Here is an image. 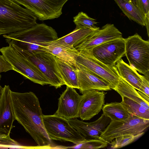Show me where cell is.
Instances as JSON below:
<instances>
[{
	"label": "cell",
	"instance_id": "1",
	"mask_svg": "<svg viewBox=\"0 0 149 149\" xmlns=\"http://www.w3.org/2000/svg\"><path fill=\"white\" fill-rule=\"evenodd\" d=\"M15 120L31 136L39 147H51V141L45 130L43 116L38 98L32 92L11 91Z\"/></svg>",
	"mask_w": 149,
	"mask_h": 149
},
{
	"label": "cell",
	"instance_id": "2",
	"mask_svg": "<svg viewBox=\"0 0 149 149\" xmlns=\"http://www.w3.org/2000/svg\"><path fill=\"white\" fill-rule=\"evenodd\" d=\"M3 36L8 43L11 41L21 49L33 53L47 52L44 47L47 43L58 38L56 31L43 23Z\"/></svg>",
	"mask_w": 149,
	"mask_h": 149
},
{
	"label": "cell",
	"instance_id": "3",
	"mask_svg": "<svg viewBox=\"0 0 149 149\" xmlns=\"http://www.w3.org/2000/svg\"><path fill=\"white\" fill-rule=\"evenodd\" d=\"M37 17L12 0H0V36L30 28Z\"/></svg>",
	"mask_w": 149,
	"mask_h": 149
},
{
	"label": "cell",
	"instance_id": "4",
	"mask_svg": "<svg viewBox=\"0 0 149 149\" xmlns=\"http://www.w3.org/2000/svg\"><path fill=\"white\" fill-rule=\"evenodd\" d=\"M8 46L0 49L5 58L12 65L13 70L26 79L41 85H49V81L37 66L12 41Z\"/></svg>",
	"mask_w": 149,
	"mask_h": 149
},
{
	"label": "cell",
	"instance_id": "5",
	"mask_svg": "<svg viewBox=\"0 0 149 149\" xmlns=\"http://www.w3.org/2000/svg\"><path fill=\"white\" fill-rule=\"evenodd\" d=\"M125 39V55L130 65L144 75L149 74V41L137 33Z\"/></svg>",
	"mask_w": 149,
	"mask_h": 149
},
{
	"label": "cell",
	"instance_id": "6",
	"mask_svg": "<svg viewBox=\"0 0 149 149\" xmlns=\"http://www.w3.org/2000/svg\"><path fill=\"white\" fill-rule=\"evenodd\" d=\"M43 118L45 130L51 140L69 141L75 145L86 140L70 125L68 120L55 114L43 115Z\"/></svg>",
	"mask_w": 149,
	"mask_h": 149
},
{
	"label": "cell",
	"instance_id": "7",
	"mask_svg": "<svg viewBox=\"0 0 149 149\" xmlns=\"http://www.w3.org/2000/svg\"><path fill=\"white\" fill-rule=\"evenodd\" d=\"M149 126V120L132 115L130 117L123 120H111L100 138L110 144L117 137L127 135H136L144 132Z\"/></svg>",
	"mask_w": 149,
	"mask_h": 149
},
{
	"label": "cell",
	"instance_id": "8",
	"mask_svg": "<svg viewBox=\"0 0 149 149\" xmlns=\"http://www.w3.org/2000/svg\"><path fill=\"white\" fill-rule=\"evenodd\" d=\"M76 63L100 76L110 85L113 89L121 79L116 66H109L103 63L93 56L91 49L78 50Z\"/></svg>",
	"mask_w": 149,
	"mask_h": 149
},
{
	"label": "cell",
	"instance_id": "9",
	"mask_svg": "<svg viewBox=\"0 0 149 149\" xmlns=\"http://www.w3.org/2000/svg\"><path fill=\"white\" fill-rule=\"evenodd\" d=\"M19 48L43 74L50 86L57 88L65 85L58 69L54 55L46 52L31 53Z\"/></svg>",
	"mask_w": 149,
	"mask_h": 149
},
{
	"label": "cell",
	"instance_id": "10",
	"mask_svg": "<svg viewBox=\"0 0 149 149\" xmlns=\"http://www.w3.org/2000/svg\"><path fill=\"white\" fill-rule=\"evenodd\" d=\"M11 90L9 85L3 87L0 100V145H17V142L11 139L10 134L15 126V120L11 102Z\"/></svg>",
	"mask_w": 149,
	"mask_h": 149
},
{
	"label": "cell",
	"instance_id": "11",
	"mask_svg": "<svg viewBox=\"0 0 149 149\" xmlns=\"http://www.w3.org/2000/svg\"><path fill=\"white\" fill-rule=\"evenodd\" d=\"M24 6L40 20L58 18L68 0H12Z\"/></svg>",
	"mask_w": 149,
	"mask_h": 149
},
{
	"label": "cell",
	"instance_id": "12",
	"mask_svg": "<svg viewBox=\"0 0 149 149\" xmlns=\"http://www.w3.org/2000/svg\"><path fill=\"white\" fill-rule=\"evenodd\" d=\"M91 51L94 57L103 63L115 66L125 54V39L123 38L107 42L94 47Z\"/></svg>",
	"mask_w": 149,
	"mask_h": 149
},
{
	"label": "cell",
	"instance_id": "13",
	"mask_svg": "<svg viewBox=\"0 0 149 149\" xmlns=\"http://www.w3.org/2000/svg\"><path fill=\"white\" fill-rule=\"evenodd\" d=\"M106 94L95 90L84 92L81 95L79 117L82 120H89L98 114L104 104Z\"/></svg>",
	"mask_w": 149,
	"mask_h": 149
},
{
	"label": "cell",
	"instance_id": "14",
	"mask_svg": "<svg viewBox=\"0 0 149 149\" xmlns=\"http://www.w3.org/2000/svg\"><path fill=\"white\" fill-rule=\"evenodd\" d=\"M66 86L58 99V108L54 114L67 120L79 118L81 95L74 88Z\"/></svg>",
	"mask_w": 149,
	"mask_h": 149
},
{
	"label": "cell",
	"instance_id": "15",
	"mask_svg": "<svg viewBox=\"0 0 149 149\" xmlns=\"http://www.w3.org/2000/svg\"><path fill=\"white\" fill-rule=\"evenodd\" d=\"M79 89L82 94L86 91L95 90L108 91L112 89L109 84L100 76L84 66L76 63Z\"/></svg>",
	"mask_w": 149,
	"mask_h": 149
},
{
	"label": "cell",
	"instance_id": "16",
	"mask_svg": "<svg viewBox=\"0 0 149 149\" xmlns=\"http://www.w3.org/2000/svg\"><path fill=\"white\" fill-rule=\"evenodd\" d=\"M68 120L70 125L86 139H101V135L111 121L110 119L103 113L98 119L92 122H85L76 118Z\"/></svg>",
	"mask_w": 149,
	"mask_h": 149
},
{
	"label": "cell",
	"instance_id": "17",
	"mask_svg": "<svg viewBox=\"0 0 149 149\" xmlns=\"http://www.w3.org/2000/svg\"><path fill=\"white\" fill-rule=\"evenodd\" d=\"M122 38V33L113 24H107L95 31L75 48L77 50L92 49L107 42Z\"/></svg>",
	"mask_w": 149,
	"mask_h": 149
},
{
	"label": "cell",
	"instance_id": "18",
	"mask_svg": "<svg viewBox=\"0 0 149 149\" xmlns=\"http://www.w3.org/2000/svg\"><path fill=\"white\" fill-rule=\"evenodd\" d=\"M99 29L97 26L93 28L76 27L71 33L50 42L66 48L74 49Z\"/></svg>",
	"mask_w": 149,
	"mask_h": 149
},
{
	"label": "cell",
	"instance_id": "19",
	"mask_svg": "<svg viewBox=\"0 0 149 149\" xmlns=\"http://www.w3.org/2000/svg\"><path fill=\"white\" fill-rule=\"evenodd\" d=\"M121 96L127 97L137 102L149 110V97L142 92L137 91L133 87L122 78L113 89Z\"/></svg>",
	"mask_w": 149,
	"mask_h": 149
},
{
	"label": "cell",
	"instance_id": "20",
	"mask_svg": "<svg viewBox=\"0 0 149 149\" xmlns=\"http://www.w3.org/2000/svg\"><path fill=\"white\" fill-rule=\"evenodd\" d=\"M47 44L44 47L47 52L54 55L58 59L75 68L78 50L75 48H69L50 42H47Z\"/></svg>",
	"mask_w": 149,
	"mask_h": 149
},
{
	"label": "cell",
	"instance_id": "21",
	"mask_svg": "<svg viewBox=\"0 0 149 149\" xmlns=\"http://www.w3.org/2000/svg\"><path fill=\"white\" fill-rule=\"evenodd\" d=\"M116 65L121 78L139 91L142 82V75L121 58L117 62Z\"/></svg>",
	"mask_w": 149,
	"mask_h": 149
},
{
	"label": "cell",
	"instance_id": "22",
	"mask_svg": "<svg viewBox=\"0 0 149 149\" xmlns=\"http://www.w3.org/2000/svg\"><path fill=\"white\" fill-rule=\"evenodd\" d=\"M58 70L66 86L79 89L77 74L75 68L55 57Z\"/></svg>",
	"mask_w": 149,
	"mask_h": 149
},
{
	"label": "cell",
	"instance_id": "23",
	"mask_svg": "<svg viewBox=\"0 0 149 149\" xmlns=\"http://www.w3.org/2000/svg\"><path fill=\"white\" fill-rule=\"evenodd\" d=\"M124 14L130 20L145 26V17L139 7L130 0H114Z\"/></svg>",
	"mask_w": 149,
	"mask_h": 149
},
{
	"label": "cell",
	"instance_id": "24",
	"mask_svg": "<svg viewBox=\"0 0 149 149\" xmlns=\"http://www.w3.org/2000/svg\"><path fill=\"white\" fill-rule=\"evenodd\" d=\"M103 113L111 121L123 120L132 115L125 109L121 102H112L104 104L102 109Z\"/></svg>",
	"mask_w": 149,
	"mask_h": 149
},
{
	"label": "cell",
	"instance_id": "25",
	"mask_svg": "<svg viewBox=\"0 0 149 149\" xmlns=\"http://www.w3.org/2000/svg\"><path fill=\"white\" fill-rule=\"evenodd\" d=\"M121 97V103L130 113L143 119L149 120V110L127 97L122 96Z\"/></svg>",
	"mask_w": 149,
	"mask_h": 149
},
{
	"label": "cell",
	"instance_id": "26",
	"mask_svg": "<svg viewBox=\"0 0 149 149\" xmlns=\"http://www.w3.org/2000/svg\"><path fill=\"white\" fill-rule=\"evenodd\" d=\"M144 134V132H143L136 135H127L116 138L111 142L110 148L116 149L124 147L135 141Z\"/></svg>",
	"mask_w": 149,
	"mask_h": 149
},
{
	"label": "cell",
	"instance_id": "27",
	"mask_svg": "<svg viewBox=\"0 0 149 149\" xmlns=\"http://www.w3.org/2000/svg\"><path fill=\"white\" fill-rule=\"evenodd\" d=\"M73 22L76 27H88L93 28L97 22L96 20L89 17L86 13L81 12L73 17Z\"/></svg>",
	"mask_w": 149,
	"mask_h": 149
},
{
	"label": "cell",
	"instance_id": "28",
	"mask_svg": "<svg viewBox=\"0 0 149 149\" xmlns=\"http://www.w3.org/2000/svg\"><path fill=\"white\" fill-rule=\"evenodd\" d=\"M108 144L106 141L99 139H86L82 143L68 148L97 149L105 148L107 146Z\"/></svg>",
	"mask_w": 149,
	"mask_h": 149
},
{
	"label": "cell",
	"instance_id": "29",
	"mask_svg": "<svg viewBox=\"0 0 149 149\" xmlns=\"http://www.w3.org/2000/svg\"><path fill=\"white\" fill-rule=\"evenodd\" d=\"M13 70L11 64L2 55H0V80L1 77V73Z\"/></svg>",
	"mask_w": 149,
	"mask_h": 149
},
{
	"label": "cell",
	"instance_id": "30",
	"mask_svg": "<svg viewBox=\"0 0 149 149\" xmlns=\"http://www.w3.org/2000/svg\"><path fill=\"white\" fill-rule=\"evenodd\" d=\"M142 82L139 91L149 97V74L142 76Z\"/></svg>",
	"mask_w": 149,
	"mask_h": 149
},
{
	"label": "cell",
	"instance_id": "31",
	"mask_svg": "<svg viewBox=\"0 0 149 149\" xmlns=\"http://www.w3.org/2000/svg\"><path fill=\"white\" fill-rule=\"evenodd\" d=\"M149 0H138V7L145 17L149 15Z\"/></svg>",
	"mask_w": 149,
	"mask_h": 149
},
{
	"label": "cell",
	"instance_id": "32",
	"mask_svg": "<svg viewBox=\"0 0 149 149\" xmlns=\"http://www.w3.org/2000/svg\"><path fill=\"white\" fill-rule=\"evenodd\" d=\"M149 15H148L145 17V24L147 30L148 36H149Z\"/></svg>",
	"mask_w": 149,
	"mask_h": 149
},
{
	"label": "cell",
	"instance_id": "33",
	"mask_svg": "<svg viewBox=\"0 0 149 149\" xmlns=\"http://www.w3.org/2000/svg\"><path fill=\"white\" fill-rule=\"evenodd\" d=\"M3 89V87H2L0 85V100L1 99Z\"/></svg>",
	"mask_w": 149,
	"mask_h": 149
},
{
	"label": "cell",
	"instance_id": "34",
	"mask_svg": "<svg viewBox=\"0 0 149 149\" xmlns=\"http://www.w3.org/2000/svg\"><path fill=\"white\" fill-rule=\"evenodd\" d=\"M131 0L136 5L138 6V0Z\"/></svg>",
	"mask_w": 149,
	"mask_h": 149
},
{
	"label": "cell",
	"instance_id": "35",
	"mask_svg": "<svg viewBox=\"0 0 149 149\" xmlns=\"http://www.w3.org/2000/svg\"></svg>",
	"mask_w": 149,
	"mask_h": 149
}]
</instances>
